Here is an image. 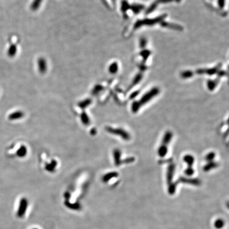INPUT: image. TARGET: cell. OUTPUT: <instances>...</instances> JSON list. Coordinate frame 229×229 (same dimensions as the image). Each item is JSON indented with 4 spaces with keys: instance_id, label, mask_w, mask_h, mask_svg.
<instances>
[{
    "instance_id": "obj_1",
    "label": "cell",
    "mask_w": 229,
    "mask_h": 229,
    "mask_svg": "<svg viewBox=\"0 0 229 229\" xmlns=\"http://www.w3.org/2000/svg\"><path fill=\"white\" fill-rule=\"evenodd\" d=\"M159 90L157 88H153L148 92L141 98L140 100L133 102L131 106V109L133 113H137L144 105L147 104L149 101L152 99L154 97L159 94Z\"/></svg>"
},
{
    "instance_id": "obj_2",
    "label": "cell",
    "mask_w": 229,
    "mask_h": 229,
    "mask_svg": "<svg viewBox=\"0 0 229 229\" xmlns=\"http://www.w3.org/2000/svg\"><path fill=\"white\" fill-rule=\"evenodd\" d=\"M107 132L113 135H118L125 141H129L131 139V135L129 133L122 129H114L111 127L106 128Z\"/></svg>"
},
{
    "instance_id": "obj_3",
    "label": "cell",
    "mask_w": 229,
    "mask_h": 229,
    "mask_svg": "<svg viewBox=\"0 0 229 229\" xmlns=\"http://www.w3.org/2000/svg\"><path fill=\"white\" fill-rule=\"evenodd\" d=\"M183 160L188 164L187 168L184 171L185 175L188 176H193L194 173V170L193 168V165L194 163V157L190 154H186L183 157Z\"/></svg>"
},
{
    "instance_id": "obj_4",
    "label": "cell",
    "mask_w": 229,
    "mask_h": 229,
    "mask_svg": "<svg viewBox=\"0 0 229 229\" xmlns=\"http://www.w3.org/2000/svg\"><path fill=\"white\" fill-rule=\"evenodd\" d=\"M28 201L26 198H23L20 201L19 208L17 211V216L19 217H22L25 214V212L28 207Z\"/></svg>"
},
{
    "instance_id": "obj_5",
    "label": "cell",
    "mask_w": 229,
    "mask_h": 229,
    "mask_svg": "<svg viewBox=\"0 0 229 229\" xmlns=\"http://www.w3.org/2000/svg\"><path fill=\"white\" fill-rule=\"evenodd\" d=\"M175 171V165L173 163H171L168 166L166 171V180L168 185L172 184L173 177Z\"/></svg>"
},
{
    "instance_id": "obj_6",
    "label": "cell",
    "mask_w": 229,
    "mask_h": 229,
    "mask_svg": "<svg viewBox=\"0 0 229 229\" xmlns=\"http://www.w3.org/2000/svg\"><path fill=\"white\" fill-rule=\"evenodd\" d=\"M178 182L186 183V184L194 185H199L201 184L200 180L197 179V178H185L183 177L179 178L178 181L176 182Z\"/></svg>"
},
{
    "instance_id": "obj_7",
    "label": "cell",
    "mask_w": 229,
    "mask_h": 229,
    "mask_svg": "<svg viewBox=\"0 0 229 229\" xmlns=\"http://www.w3.org/2000/svg\"><path fill=\"white\" fill-rule=\"evenodd\" d=\"M173 137V134L171 131H166L163 135L161 145L168 146Z\"/></svg>"
},
{
    "instance_id": "obj_8",
    "label": "cell",
    "mask_w": 229,
    "mask_h": 229,
    "mask_svg": "<svg viewBox=\"0 0 229 229\" xmlns=\"http://www.w3.org/2000/svg\"><path fill=\"white\" fill-rule=\"evenodd\" d=\"M114 162L116 166H119L122 163L121 160V152L118 149H115L113 152Z\"/></svg>"
},
{
    "instance_id": "obj_9",
    "label": "cell",
    "mask_w": 229,
    "mask_h": 229,
    "mask_svg": "<svg viewBox=\"0 0 229 229\" xmlns=\"http://www.w3.org/2000/svg\"><path fill=\"white\" fill-rule=\"evenodd\" d=\"M219 166V163L214 161L208 162V163L203 167V171L204 172L210 171L211 170L213 169L218 167Z\"/></svg>"
},
{
    "instance_id": "obj_10",
    "label": "cell",
    "mask_w": 229,
    "mask_h": 229,
    "mask_svg": "<svg viewBox=\"0 0 229 229\" xmlns=\"http://www.w3.org/2000/svg\"><path fill=\"white\" fill-rule=\"evenodd\" d=\"M118 176V173L117 172H111L106 174L102 178V180L105 182H107L113 178H115Z\"/></svg>"
},
{
    "instance_id": "obj_11",
    "label": "cell",
    "mask_w": 229,
    "mask_h": 229,
    "mask_svg": "<svg viewBox=\"0 0 229 229\" xmlns=\"http://www.w3.org/2000/svg\"><path fill=\"white\" fill-rule=\"evenodd\" d=\"M168 153V146L161 145L157 150V154L161 157H165Z\"/></svg>"
},
{
    "instance_id": "obj_12",
    "label": "cell",
    "mask_w": 229,
    "mask_h": 229,
    "mask_svg": "<svg viewBox=\"0 0 229 229\" xmlns=\"http://www.w3.org/2000/svg\"><path fill=\"white\" fill-rule=\"evenodd\" d=\"M23 116V113L21 111H17L14 113H11L9 116V119L11 120H15L22 118Z\"/></svg>"
},
{
    "instance_id": "obj_13",
    "label": "cell",
    "mask_w": 229,
    "mask_h": 229,
    "mask_svg": "<svg viewBox=\"0 0 229 229\" xmlns=\"http://www.w3.org/2000/svg\"><path fill=\"white\" fill-rule=\"evenodd\" d=\"M65 205L67 207H69V208H71L73 210H79L81 208V205L78 203L71 204L69 203V201H66Z\"/></svg>"
},
{
    "instance_id": "obj_14",
    "label": "cell",
    "mask_w": 229,
    "mask_h": 229,
    "mask_svg": "<svg viewBox=\"0 0 229 229\" xmlns=\"http://www.w3.org/2000/svg\"><path fill=\"white\" fill-rule=\"evenodd\" d=\"M215 155L216 154L214 152H210L205 156V160H206L207 162L213 161L215 157Z\"/></svg>"
},
{
    "instance_id": "obj_15",
    "label": "cell",
    "mask_w": 229,
    "mask_h": 229,
    "mask_svg": "<svg viewBox=\"0 0 229 229\" xmlns=\"http://www.w3.org/2000/svg\"><path fill=\"white\" fill-rule=\"evenodd\" d=\"M27 154V149L24 146H22L17 152V154L19 157H24Z\"/></svg>"
},
{
    "instance_id": "obj_16",
    "label": "cell",
    "mask_w": 229,
    "mask_h": 229,
    "mask_svg": "<svg viewBox=\"0 0 229 229\" xmlns=\"http://www.w3.org/2000/svg\"><path fill=\"white\" fill-rule=\"evenodd\" d=\"M81 117L82 122L83 123V124L87 125L89 124L90 120H89V119L88 118V116H87V113H82Z\"/></svg>"
},
{
    "instance_id": "obj_17",
    "label": "cell",
    "mask_w": 229,
    "mask_h": 229,
    "mask_svg": "<svg viewBox=\"0 0 229 229\" xmlns=\"http://www.w3.org/2000/svg\"><path fill=\"white\" fill-rule=\"evenodd\" d=\"M56 161H53V162L52 163H50V164H48V166L46 167V169L49 171H53L54 170V169L56 168Z\"/></svg>"
},
{
    "instance_id": "obj_18",
    "label": "cell",
    "mask_w": 229,
    "mask_h": 229,
    "mask_svg": "<svg viewBox=\"0 0 229 229\" xmlns=\"http://www.w3.org/2000/svg\"><path fill=\"white\" fill-rule=\"evenodd\" d=\"M91 101L90 100H86L82 101L81 103L79 104V107L81 108L82 109H84L85 108L88 107V105H89L91 104Z\"/></svg>"
},
{
    "instance_id": "obj_19",
    "label": "cell",
    "mask_w": 229,
    "mask_h": 229,
    "mask_svg": "<svg viewBox=\"0 0 229 229\" xmlns=\"http://www.w3.org/2000/svg\"><path fill=\"white\" fill-rule=\"evenodd\" d=\"M135 159L134 157H129L127 158H126L125 159L122 161V163H126V164H129V163H133L135 161Z\"/></svg>"
},
{
    "instance_id": "obj_20",
    "label": "cell",
    "mask_w": 229,
    "mask_h": 229,
    "mask_svg": "<svg viewBox=\"0 0 229 229\" xmlns=\"http://www.w3.org/2000/svg\"><path fill=\"white\" fill-rule=\"evenodd\" d=\"M138 92H134L133 94H132L131 95V96H130V99H134V98L136 97L138 95Z\"/></svg>"
},
{
    "instance_id": "obj_21",
    "label": "cell",
    "mask_w": 229,
    "mask_h": 229,
    "mask_svg": "<svg viewBox=\"0 0 229 229\" xmlns=\"http://www.w3.org/2000/svg\"></svg>"
}]
</instances>
